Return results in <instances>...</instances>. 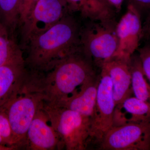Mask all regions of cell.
<instances>
[{
    "mask_svg": "<svg viewBox=\"0 0 150 150\" xmlns=\"http://www.w3.org/2000/svg\"><path fill=\"white\" fill-rule=\"evenodd\" d=\"M42 108L49 122L59 135L63 149H86L91 142V120L78 112L64 108L46 104Z\"/></svg>",
    "mask_w": 150,
    "mask_h": 150,
    "instance_id": "3",
    "label": "cell"
},
{
    "mask_svg": "<svg viewBox=\"0 0 150 150\" xmlns=\"http://www.w3.org/2000/svg\"><path fill=\"white\" fill-rule=\"evenodd\" d=\"M28 72L23 55L0 67V109L21 91Z\"/></svg>",
    "mask_w": 150,
    "mask_h": 150,
    "instance_id": "11",
    "label": "cell"
},
{
    "mask_svg": "<svg viewBox=\"0 0 150 150\" xmlns=\"http://www.w3.org/2000/svg\"><path fill=\"white\" fill-rule=\"evenodd\" d=\"M128 5L133 6L141 16L150 11V0H128Z\"/></svg>",
    "mask_w": 150,
    "mask_h": 150,
    "instance_id": "22",
    "label": "cell"
},
{
    "mask_svg": "<svg viewBox=\"0 0 150 150\" xmlns=\"http://www.w3.org/2000/svg\"><path fill=\"white\" fill-rule=\"evenodd\" d=\"M22 55V51L14 36L0 21V67Z\"/></svg>",
    "mask_w": 150,
    "mask_h": 150,
    "instance_id": "16",
    "label": "cell"
},
{
    "mask_svg": "<svg viewBox=\"0 0 150 150\" xmlns=\"http://www.w3.org/2000/svg\"><path fill=\"white\" fill-rule=\"evenodd\" d=\"M143 38L146 39L150 38V16L144 27H143Z\"/></svg>",
    "mask_w": 150,
    "mask_h": 150,
    "instance_id": "24",
    "label": "cell"
},
{
    "mask_svg": "<svg viewBox=\"0 0 150 150\" xmlns=\"http://www.w3.org/2000/svg\"><path fill=\"white\" fill-rule=\"evenodd\" d=\"M71 11H79L85 13L93 7L95 0H66Z\"/></svg>",
    "mask_w": 150,
    "mask_h": 150,
    "instance_id": "20",
    "label": "cell"
},
{
    "mask_svg": "<svg viewBox=\"0 0 150 150\" xmlns=\"http://www.w3.org/2000/svg\"><path fill=\"white\" fill-rule=\"evenodd\" d=\"M96 76L93 62L81 46L48 71L30 72L27 85L31 90L40 93L45 103L53 105L71 96Z\"/></svg>",
    "mask_w": 150,
    "mask_h": 150,
    "instance_id": "1",
    "label": "cell"
},
{
    "mask_svg": "<svg viewBox=\"0 0 150 150\" xmlns=\"http://www.w3.org/2000/svg\"><path fill=\"white\" fill-rule=\"evenodd\" d=\"M70 11L66 0H38L30 16L21 27L22 47L30 39L56 24Z\"/></svg>",
    "mask_w": 150,
    "mask_h": 150,
    "instance_id": "6",
    "label": "cell"
},
{
    "mask_svg": "<svg viewBox=\"0 0 150 150\" xmlns=\"http://www.w3.org/2000/svg\"><path fill=\"white\" fill-rule=\"evenodd\" d=\"M113 11H119L124 0H99Z\"/></svg>",
    "mask_w": 150,
    "mask_h": 150,
    "instance_id": "23",
    "label": "cell"
},
{
    "mask_svg": "<svg viewBox=\"0 0 150 150\" xmlns=\"http://www.w3.org/2000/svg\"><path fill=\"white\" fill-rule=\"evenodd\" d=\"M81 27L76 19L67 14L56 24L30 39L25 59L30 71L46 73L57 62L80 47Z\"/></svg>",
    "mask_w": 150,
    "mask_h": 150,
    "instance_id": "2",
    "label": "cell"
},
{
    "mask_svg": "<svg viewBox=\"0 0 150 150\" xmlns=\"http://www.w3.org/2000/svg\"><path fill=\"white\" fill-rule=\"evenodd\" d=\"M38 0H21L20 6L19 28L28 20Z\"/></svg>",
    "mask_w": 150,
    "mask_h": 150,
    "instance_id": "19",
    "label": "cell"
},
{
    "mask_svg": "<svg viewBox=\"0 0 150 150\" xmlns=\"http://www.w3.org/2000/svg\"><path fill=\"white\" fill-rule=\"evenodd\" d=\"M131 87L133 95L150 105V84L145 75L139 55H133L130 61Z\"/></svg>",
    "mask_w": 150,
    "mask_h": 150,
    "instance_id": "15",
    "label": "cell"
},
{
    "mask_svg": "<svg viewBox=\"0 0 150 150\" xmlns=\"http://www.w3.org/2000/svg\"><path fill=\"white\" fill-rule=\"evenodd\" d=\"M116 32L118 46L112 57L130 61L143 33L141 15L133 6L128 5L126 13L116 24Z\"/></svg>",
    "mask_w": 150,
    "mask_h": 150,
    "instance_id": "9",
    "label": "cell"
},
{
    "mask_svg": "<svg viewBox=\"0 0 150 150\" xmlns=\"http://www.w3.org/2000/svg\"><path fill=\"white\" fill-rule=\"evenodd\" d=\"M138 55L143 71L150 84V43L139 48Z\"/></svg>",
    "mask_w": 150,
    "mask_h": 150,
    "instance_id": "21",
    "label": "cell"
},
{
    "mask_svg": "<svg viewBox=\"0 0 150 150\" xmlns=\"http://www.w3.org/2000/svg\"><path fill=\"white\" fill-rule=\"evenodd\" d=\"M148 122H150V105L136 97H129L115 105L112 127Z\"/></svg>",
    "mask_w": 150,
    "mask_h": 150,
    "instance_id": "14",
    "label": "cell"
},
{
    "mask_svg": "<svg viewBox=\"0 0 150 150\" xmlns=\"http://www.w3.org/2000/svg\"><path fill=\"white\" fill-rule=\"evenodd\" d=\"M43 102L42 95L30 89L25 83L17 95L0 109L7 115L13 133L15 149L26 148L28 130Z\"/></svg>",
    "mask_w": 150,
    "mask_h": 150,
    "instance_id": "5",
    "label": "cell"
},
{
    "mask_svg": "<svg viewBox=\"0 0 150 150\" xmlns=\"http://www.w3.org/2000/svg\"><path fill=\"white\" fill-rule=\"evenodd\" d=\"M98 82L99 76H97L83 84L78 91L71 96L51 105L74 110L91 120L96 101Z\"/></svg>",
    "mask_w": 150,
    "mask_h": 150,
    "instance_id": "13",
    "label": "cell"
},
{
    "mask_svg": "<svg viewBox=\"0 0 150 150\" xmlns=\"http://www.w3.org/2000/svg\"><path fill=\"white\" fill-rule=\"evenodd\" d=\"M97 145L103 150H150V122L112 127Z\"/></svg>",
    "mask_w": 150,
    "mask_h": 150,
    "instance_id": "8",
    "label": "cell"
},
{
    "mask_svg": "<svg viewBox=\"0 0 150 150\" xmlns=\"http://www.w3.org/2000/svg\"><path fill=\"white\" fill-rule=\"evenodd\" d=\"M81 27V46L92 62L101 68L111 59L118 46L115 23L113 18L105 20H90Z\"/></svg>",
    "mask_w": 150,
    "mask_h": 150,
    "instance_id": "4",
    "label": "cell"
},
{
    "mask_svg": "<svg viewBox=\"0 0 150 150\" xmlns=\"http://www.w3.org/2000/svg\"><path fill=\"white\" fill-rule=\"evenodd\" d=\"M21 0H0V21L14 36L19 27Z\"/></svg>",
    "mask_w": 150,
    "mask_h": 150,
    "instance_id": "17",
    "label": "cell"
},
{
    "mask_svg": "<svg viewBox=\"0 0 150 150\" xmlns=\"http://www.w3.org/2000/svg\"><path fill=\"white\" fill-rule=\"evenodd\" d=\"M115 107L111 80L106 70L101 67L96 101L91 119V142L97 144L112 128Z\"/></svg>",
    "mask_w": 150,
    "mask_h": 150,
    "instance_id": "7",
    "label": "cell"
},
{
    "mask_svg": "<svg viewBox=\"0 0 150 150\" xmlns=\"http://www.w3.org/2000/svg\"><path fill=\"white\" fill-rule=\"evenodd\" d=\"M48 116L42 108V105L35 114L28 130L26 149L54 150L64 149L59 135L51 125H48Z\"/></svg>",
    "mask_w": 150,
    "mask_h": 150,
    "instance_id": "10",
    "label": "cell"
},
{
    "mask_svg": "<svg viewBox=\"0 0 150 150\" xmlns=\"http://www.w3.org/2000/svg\"><path fill=\"white\" fill-rule=\"evenodd\" d=\"M130 61L112 57L101 67L106 70L111 80L115 105L133 95Z\"/></svg>",
    "mask_w": 150,
    "mask_h": 150,
    "instance_id": "12",
    "label": "cell"
},
{
    "mask_svg": "<svg viewBox=\"0 0 150 150\" xmlns=\"http://www.w3.org/2000/svg\"><path fill=\"white\" fill-rule=\"evenodd\" d=\"M0 145L14 148V136L7 115L4 110H0Z\"/></svg>",
    "mask_w": 150,
    "mask_h": 150,
    "instance_id": "18",
    "label": "cell"
}]
</instances>
